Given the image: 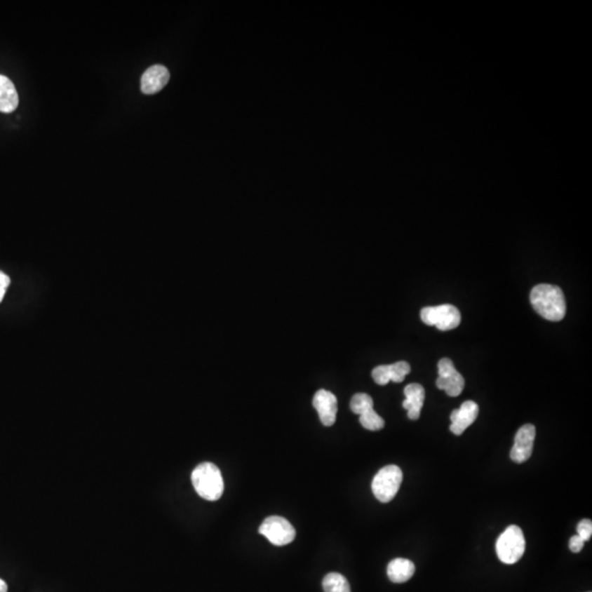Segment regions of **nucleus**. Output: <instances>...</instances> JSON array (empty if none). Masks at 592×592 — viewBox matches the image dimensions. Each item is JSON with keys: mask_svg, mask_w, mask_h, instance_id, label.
I'll list each match as a JSON object with an SVG mask.
<instances>
[{"mask_svg": "<svg viewBox=\"0 0 592 592\" xmlns=\"http://www.w3.org/2000/svg\"><path fill=\"white\" fill-rule=\"evenodd\" d=\"M530 301L537 314L551 321H560L566 315V301L560 286L539 284L534 286Z\"/></svg>", "mask_w": 592, "mask_h": 592, "instance_id": "f257e3e1", "label": "nucleus"}, {"mask_svg": "<svg viewBox=\"0 0 592 592\" xmlns=\"http://www.w3.org/2000/svg\"><path fill=\"white\" fill-rule=\"evenodd\" d=\"M191 480L200 497L215 502L224 492V480L219 467L213 463H202L194 469Z\"/></svg>", "mask_w": 592, "mask_h": 592, "instance_id": "f03ea898", "label": "nucleus"}, {"mask_svg": "<svg viewBox=\"0 0 592 592\" xmlns=\"http://www.w3.org/2000/svg\"><path fill=\"white\" fill-rule=\"evenodd\" d=\"M525 539L518 525H509L498 537L496 552L500 562L512 565L519 562L525 554Z\"/></svg>", "mask_w": 592, "mask_h": 592, "instance_id": "7ed1b4c3", "label": "nucleus"}, {"mask_svg": "<svg viewBox=\"0 0 592 592\" xmlns=\"http://www.w3.org/2000/svg\"><path fill=\"white\" fill-rule=\"evenodd\" d=\"M402 482V469L397 465H387L374 477L372 492L379 502L386 504L394 499Z\"/></svg>", "mask_w": 592, "mask_h": 592, "instance_id": "20e7f679", "label": "nucleus"}, {"mask_svg": "<svg viewBox=\"0 0 592 592\" xmlns=\"http://www.w3.org/2000/svg\"><path fill=\"white\" fill-rule=\"evenodd\" d=\"M420 318L424 324L437 327L442 332L457 328L462 321L459 309L450 304L424 307L420 311Z\"/></svg>", "mask_w": 592, "mask_h": 592, "instance_id": "39448f33", "label": "nucleus"}, {"mask_svg": "<svg viewBox=\"0 0 592 592\" xmlns=\"http://www.w3.org/2000/svg\"><path fill=\"white\" fill-rule=\"evenodd\" d=\"M259 533L276 546L290 544L296 535L293 525L288 520L278 516L267 518L259 527Z\"/></svg>", "mask_w": 592, "mask_h": 592, "instance_id": "423d86ee", "label": "nucleus"}, {"mask_svg": "<svg viewBox=\"0 0 592 592\" xmlns=\"http://www.w3.org/2000/svg\"><path fill=\"white\" fill-rule=\"evenodd\" d=\"M438 389L445 391L450 397L459 396L464 389L465 381L464 377L455 369L453 362L448 358H443L438 363Z\"/></svg>", "mask_w": 592, "mask_h": 592, "instance_id": "0eeeda50", "label": "nucleus"}, {"mask_svg": "<svg viewBox=\"0 0 592 592\" xmlns=\"http://www.w3.org/2000/svg\"><path fill=\"white\" fill-rule=\"evenodd\" d=\"M537 430L533 424H525L518 430L516 434L515 444L510 452V457L513 462L521 464L527 462L533 452Z\"/></svg>", "mask_w": 592, "mask_h": 592, "instance_id": "6e6552de", "label": "nucleus"}, {"mask_svg": "<svg viewBox=\"0 0 592 592\" xmlns=\"http://www.w3.org/2000/svg\"><path fill=\"white\" fill-rule=\"evenodd\" d=\"M313 406L318 412L321 424L326 426H332L336 422L338 402L332 391L319 389L313 398Z\"/></svg>", "mask_w": 592, "mask_h": 592, "instance_id": "1a4fd4ad", "label": "nucleus"}, {"mask_svg": "<svg viewBox=\"0 0 592 592\" xmlns=\"http://www.w3.org/2000/svg\"><path fill=\"white\" fill-rule=\"evenodd\" d=\"M478 412H480V407L476 403L473 401H466L463 403L459 409H455L452 412L450 417L452 422L450 430L455 436H461L471 424H474Z\"/></svg>", "mask_w": 592, "mask_h": 592, "instance_id": "9d476101", "label": "nucleus"}, {"mask_svg": "<svg viewBox=\"0 0 592 592\" xmlns=\"http://www.w3.org/2000/svg\"><path fill=\"white\" fill-rule=\"evenodd\" d=\"M410 373L408 362L399 361L389 365H379L372 371V377L379 385H386L389 382L402 383L407 374Z\"/></svg>", "mask_w": 592, "mask_h": 592, "instance_id": "9b49d317", "label": "nucleus"}, {"mask_svg": "<svg viewBox=\"0 0 592 592\" xmlns=\"http://www.w3.org/2000/svg\"><path fill=\"white\" fill-rule=\"evenodd\" d=\"M169 78H170V74L165 66H151L142 76V93L145 95H154L159 93L168 83Z\"/></svg>", "mask_w": 592, "mask_h": 592, "instance_id": "f8f14e48", "label": "nucleus"}, {"mask_svg": "<svg viewBox=\"0 0 592 592\" xmlns=\"http://www.w3.org/2000/svg\"><path fill=\"white\" fill-rule=\"evenodd\" d=\"M405 398L403 407L408 412L410 420L419 419L420 412L424 402V389L418 383L407 385L404 389Z\"/></svg>", "mask_w": 592, "mask_h": 592, "instance_id": "ddd939ff", "label": "nucleus"}, {"mask_svg": "<svg viewBox=\"0 0 592 592\" xmlns=\"http://www.w3.org/2000/svg\"><path fill=\"white\" fill-rule=\"evenodd\" d=\"M18 93L9 78L0 75V112L11 113L18 107Z\"/></svg>", "mask_w": 592, "mask_h": 592, "instance_id": "4468645a", "label": "nucleus"}, {"mask_svg": "<svg viewBox=\"0 0 592 592\" xmlns=\"http://www.w3.org/2000/svg\"><path fill=\"white\" fill-rule=\"evenodd\" d=\"M415 574V564L406 558H395L387 566V574L391 581L403 584L408 581Z\"/></svg>", "mask_w": 592, "mask_h": 592, "instance_id": "2eb2a0df", "label": "nucleus"}, {"mask_svg": "<svg viewBox=\"0 0 592 592\" xmlns=\"http://www.w3.org/2000/svg\"><path fill=\"white\" fill-rule=\"evenodd\" d=\"M325 592H351L349 582L344 576L338 572H330L323 579Z\"/></svg>", "mask_w": 592, "mask_h": 592, "instance_id": "dca6fc26", "label": "nucleus"}, {"mask_svg": "<svg viewBox=\"0 0 592 592\" xmlns=\"http://www.w3.org/2000/svg\"><path fill=\"white\" fill-rule=\"evenodd\" d=\"M360 424L365 429L371 430V431H379V430L383 429L385 426L384 419L379 415H377L374 409L360 415Z\"/></svg>", "mask_w": 592, "mask_h": 592, "instance_id": "f3484780", "label": "nucleus"}, {"mask_svg": "<svg viewBox=\"0 0 592 592\" xmlns=\"http://www.w3.org/2000/svg\"><path fill=\"white\" fill-rule=\"evenodd\" d=\"M373 399L370 395L364 394V393H359V394L354 395L350 402V408L352 412L356 415H362L368 410L373 409Z\"/></svg>", "mask_w": 592, "mask_h": 592, "instance_id": "a211bd4d", "label": "nucleus"}, {"mask_svg": "<svg viewBox=\"0 0 592 592\" xmlns=\"http://www.w3.org/2000/svg\"><path fill=\"white\" fill-rule=\"evenodd\" d=\"M578 535L581 537L585 542L591 539L592 535V522L591 520L584 519L578 523L577 527Z\"/></svg>", "mask_w": 592, "mask_h": 592, "instance_id": "6ab92c4d", "label": "nucleus"}, {"mask_svg": "<svg viewBox=\"0 0 592 592\" xmlns=\"http://www.w3.org/2000/svg\"><path fill=\"white\" fill-rule=\"evenodd\" d=\"M585 541L579 535H574L570 541V549L572 553H579L584 549Z\"/></svg>", "mask_w": 592, "mask_h": 592, "instance_id": "aec40b11", "label": "nucleus"}, {"mask_svg": "<svg viewBox=\"0 0 592 592\" xmlns=\"http://www.w3.org/2000/svg\"><path fill=\"white\" fill-rule=\"evenodd\" d=\"M9 284H11L9 276L4 274V272L0 271V302L3 301L4 296H5Z\"/></svg>", "mask_w": 592, "mask_h": 592, "instance_id": "412c9836", "label": "nucleus"}, {"mask_svg": "<svg viewBox=\"0 0 592 592\" xmlns=\"http://www.w3.org/2000/svg\"><path fill=\"white\" fill-rule=\"evenodd\" d=\"M8 586L3 579H0V592H7Z\"/></svg>", "mask_w": 592, "mask_h": 592, "instance_id": "4be33fe9", "label": "nucleus"}]
</instances>
